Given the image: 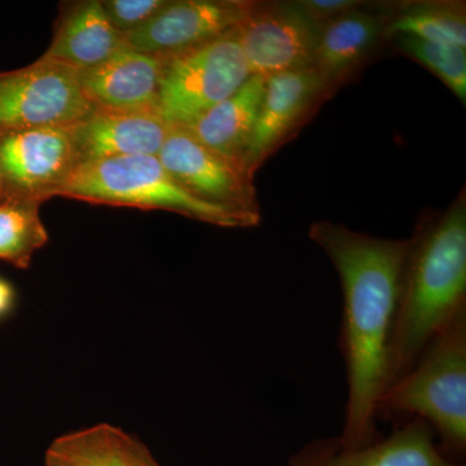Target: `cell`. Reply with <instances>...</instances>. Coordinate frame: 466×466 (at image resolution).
Here are the masks:
<instances>
[{"mask_svg":"<svg viewBox=\"0 0 466 466\" xmlns=\"http://www.w3.org/2000/svg\"><path fill=\"white\" fill-rule=\"evenodd\" d=\"M309 238L332 260L341 280L339 349L348 398L339 447L357 450L380 440L376 407L385 388L389 341L410 240H388L339 225L315 222Z\"/></svg>","mask_w":466,"mask_h":466,"instance_id":"obj_1","label":"cell"},{"mask_svg":"<svg viewBox=\"0 0 466 466\" xmlns=\"http://www.w3.org/2000/svg\"><path fill=\"white\" fill-rule=\"evenodd\" d=\"M462 311H466L464 192L410 240L383 390L407 373L435 334Z\"/></svg>","mask_w":466,"mask_h":466,"instance_id":"obj_2","label":"cell"},{"mask_svg":"<svg viewBox=\"0 0 466 466\" xmlns=\"http://www.w3.org/2000/svg\"><path fill=\"white\" fill-rule=\"evenodd\" d=\"M420 419L440 435L444 449H466V311L435 334L413 367L377 401L376 419Z\"/></svg>","mask_w":466,"mask_h":466,"instance_id":"obj_3","label":"cell"},{"mask_svg":"<svg viewBox=\"0 0 466 466\" xmlns=\"http://www.w3.org/2000/svg\"><path fill=\"white\" fill-rule=\"evenodd\" d=\"M58 196L94 205L173 211L225 228H247L260 220V214L196 198L165 170L157 156H122L79 164Z\"/></svg>","mask_w":466,"mask_h":466,"instance_id":"obj_4","label":"cell"},{"mask_svg":"<svg viewBox=\"0 0 466 466\" xmlns=\"http://www.w3.org/2000/svg\"><path fill=\"white\" fill-rule=\"evenodd\" d=\"M251 76L235 29L164 57L159 112L168 124L187 127L235 94Z\"/></svg>","mask_w":466,"mask_h":466,"instance_id":"obj_5","label":"cell"},{"mask_svg":"<svg viewBox=\"0 0 466 466\" xmlns=\"http://www.w3.org/2000/svg\"><path fill=\"white\" fill-rule=\"evenodd\" d=\"M78 73L39 57L21 69L0 72V134L72 127L91 112Z\"/></svg>","mask_w":466,"mask_h":466,"instance_id":"obj_6","label":"cell"},{"mask_svg":"<svg viewBox=\"0 0 466 466\" xmlns=\"http://www.w3.org/2000/svg\"><path fill=\"white\" fill-rule=\"evenodd\" d=\"M76 165L70 127L0 134L3 200L42 205L60 195Z\"/></svg>","mask_w":466,"mask_h":466,"instance_id":"obj_7","label":"cell"},{"mask_svg":"<svg viewBox=\"0 0 466 466\" xmlns=\"http://www.w3.org/2000/svg\"><path fill=\"white\" fill-rule=\"evenodd\" d=\"M236 34L251 76L267 79L312 67L320 27L294 3H256Z\"/></svg>","mask_w":466,"mask_h":466,"instance_id":"obj_8","label":"cell"},{"mask_svg":"<svg viewBox=\"0 0 466 466\" xmlns=\"http://www.w3.org/2000/svg\"><path fill=\"white\" fill-rule=\"evenodd\" d=\"M157 157L165 170L196 198L233 210L259 214L254 177L198 142L186 127H171Z\"/></svg>","mask_w":466,"mask_h":466,"instance_id":"obj_9","label":"cell"},{"mask_svg":"<svg viewBox=\"0 0 466 466\" xmlns=\"http://www.w3.org/2000/svg\"><path fill=\"white\" fill-rule=\"evenodd\" d=\"M254 5L242 0H167L149 23L125 34V45L142 54L170 56L231 32Z\"/></svg>","mask_w":466,"mask_h":466,"instance_id":"obj_10","label":"cell"},{"mask_svg":"<svg viewBox=\"0 0 466 466\" xmlns=\"http://www.w3.org/2000/svg\"><path fill=\"white\" fill-rule=\"evenodd\" d=\"M327 92L324 82L312 67L266 79L256 126L242 161L248 174L254 177L260 165L299 127Z\"/></svg>","mask_w":466,"mask_h":466,"instance_id":"obj_11","label":"cell"},{"mask_svg":"<svg viewBox=\"0 0 466 466\" xmlns=\"http://www.w3.org/2000/svg\"><path fill=\"white\" fill-rule=\"evenodd\" d=\"M171 127L159 109L94 108L70 127L76 164L122 156H158Z\"/></svg>","mask_w":466,"mask_h":466,"instance_id":"obj_12","label":"cell"},{"mask_svg":"<svg viewBox=\"0 0 466 466\" xmlns=\"http://www.w3.org/2000/svg\"><path fill=\"white\" fill-rule=\"evenodd\" d=\"M431 426L408 420L386 440L357 450L339 447L336 438L306 444L287 466H461L441 452Z\"/></svg>","mask_w":466,"mask_h":466,"instance_id":"obj_13","label":"cell"},{"mask_svg":"<svg viewBox=\"0 0 466 466\" xmlns=\"http://www.w3.org/2000/svg\"><path fill=\"white\" fill-rule=\"evenodd\" d=\"M164 57L124 47L100 66L78 73L79 84L92 108L159 109Z\"/></svg>","mask_w":466,"mask_h":466,"instance_id":"obj_14","label":"cell"},{"mask_svg":"<svg viewBox=\"0 0 466 466\" xmlns=\"http://www.w3.org/2000/svg\"><path fill=\"white\" fill-rule=\"evenodd\" d=\"M126 47L124 34L110 24L99 0H85L61 15L43 58L85 72Z\"/></svg>","mask_w":466,"mask_h":466,"instance_id":"obj_15","label":"cell"},{"mask_svg":"<svg viewBox=\"0 0 466 466\" xmlns=\"http://www.w3.org/2000/svg\"><path fill=\"white\" fill-rule=\"evenodd\" d=\"M388 17L359 8L321 27L312 69L329 91L385 38Z\"/></svg>","mask_w":466,"mask_h":466,"instance_id":"obj_16","label":"cell"},{"mask_svg":"<svg viewBox=\"0 0 466 466\" xmlns=\"http://www.w3.org/2000/svg\"><path fill=\"white\" fill-rule=\"evenodd\" d=\"M265 85V78L251 76L235 94L187 126V130L208 148L242 167Z\"/></svg>","mask_w":466,"mask_h":466,"instance_id":"obj_17","label":"cell"},{"mask_svg":"<svg viewBox=\"0 0 466 466\" xmlns=\"http://www.w3.org/2000/svg\"><path fill=\"white\" fill-rule=\"evenodd\" d=\"M45 461L46 466H152L156 460L133 435L99 424L52 441Z\"/></svg>","mask_w":466,"mask_h":466,"instance_id":"obj_18","label":"cell"},{"mask_svg":"<svg viewBox=\"0 0 466 466\" xmlns=\"http://www.w3.org/2000/svg\"><path fill=\"white\" fill-rule=\"evenodd\" d=\"M410 35L425 41L466 48L464 5L455 3H417L389 18L385 38Z\"/></svg>","mask_w":466,"mask_h":466,"instance_id":"obj_19","label":"cell"},{"mask_svg":"<svg viewBox=\"0 0 466 466\" xmlns=\"http://www.w3.org/2000/svg\"><path fill=\"white\" fill-rule=\"evenodd\" d=\"M39 208L33 202L0 201V260L26 269L34 254L47 244Z\"/></svg>","mask_w":466,"mask_h":466,"instance_id":"obj_20","label":"cell"},{"mask_svg":"<svg viewBox=\"0 0 466 466\" xmlns=\"http://www.w3.org/2000/svg\"><path fill=\"white\" fill-rule=\"evenodd\" d=\"M395 47L428 67L462 104L466 101V51L459 46L425 41L410 35H392Z\"/></svg>","mask_w":466,"mask_h":466,"instance_id":"obj_21","label":"cell"},{"mask_svg":"<svg viewBox=\"0 0 466 466\" xmlns=\"http://www.w3.org/2000/svg\"><path fill=\"white\" fill-rule=\"evenodd\" d=\"M167 3V0H104L101 5L110 24L125 35L149 23Z\"/></svg>","mask_w":466,"mask_h":466,"instance_id":"obj_22","label":"cell"},{"mask_svg":"<svg viewBox=\"0 0 466 466\" xmlns=\"http://www.w3.org/2000/svg\"><path fill=\"white\" fill-rule=\"evenodd\" d=\"M359 0H300L294 5L309 17L315 25L323 27L337 17L363 7Z\"/></svg>","mask_w":466,"mask_h":466,"instance_id":"obj_23","label":"cell"},{"mask_svg":"<svg viewBox=\"0 0 466 466\" xmlns=\"http://www.w3.org/2000/svg\"><path fill=\"white\" fill-rule=\"evenodd\" d=\"M15 290L12 285L0 278V318L7 315L14 308Z\"/></svg>","mask_w":466,"mask_h":466,"instance_id":"obj_24","label":"cell"},{"mask_svg":"<svg viewBox=\"0 0 466 466\" xmlns=\"http://www.w3.org/2000/svg\"><path fill=\"white\" fill-rule=\"evenodd\" d=\"M3 200V196H2V184H0V201Z\"/></svg>","mask_w":466,"mask_h":466,"instance_id":"obj_25","label":"cell"},{"mask_svg":"<svg viewBox=\"0 0 466 466\" xmlns=\"http://www.w3.org/2000/svg\"><path fill=\"white\" fill-rule=\"evenodd\" d=\"M152 466H159V465H158V462L156 461L155 464H153Z\"/></svg>","mask_w":466,"mask_h":466,"instance_id":"obj_26","label":"cell"}]
</instances>
